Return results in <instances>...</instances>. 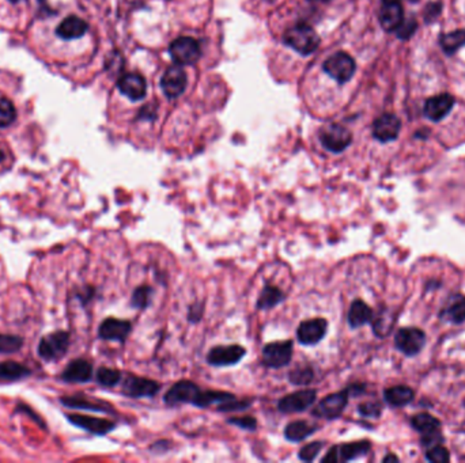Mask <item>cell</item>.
Listing matches in <instances>:
<instances>
[{
  "instance_id": "6da1fadb",
  "label": "cell",
  "mask_w": 465,
  "mask_h": 463,
  "mask_svg": "<svg viewBox=\"0 0 465 463\" xmlns=\"http://www.w3.org/2000/svg\"><path fill=\"white\" fill-rule=\"evenodd\" d=\"M283 41L286 45L304 56L312 55L317 51L320 45V38L317 33L312 26L306 23H297L287 29L283 34Z\"/></svg>"
},
{
  "instance_id": "603a6c76",
  "label": "cell",
  "mask_w": 465,
  "mask_h": 463,
  "mask_svg": "<svg viewBox=\"0 0 465 463\" xmlns=\"http://www.w3.org/2000/svg\"><path fill=\"white\" fill-rule=\"evenodd\" d=\"M373 316L374 313L366 302H363L362 299H355L350 306V310L347 314V322L350 328L358 329L363 325L370 324L373 320Z\"/></svg>"
},
{
  "instance_id": "e0dca14e",
  "label": "cell",
  "mask_w": 465,
  "mask_h": 463,
  "mask_svg": "<svg viewBox=\"0 0 465 463\" xmlns=\"http://www.w3.org/2000/svg\"><path fill=\"white\" fill-rule=\"evenodd\" d=\"M60 403L69 409H80V410H91V412H100V413H115V407H112L108 402L101 399H94L91 397H86L82 394L75 396H65L60 397Z\"/></svg>"
},
{
  "instance_id": "30bf717a",
  "label": "cell",
  "mask_w": 465,
  "mask_h": 463,
  "mask_svg": "<svg viewBox=\"0 0 465 463\" xmlns=\"http://www.w3.org/2000/svg\"><path fill=\"white\" fill-rule=\"evenodd\" d=\"M320 141L324 148L333 154L343 152L352 141V134L339 124H330L320 132Z\"/></svg>"
},
{
  "instance_id": "277c9868",
  "label": "cell",
  "mask_w": 465,
  "mask_h": 463,
  "mask_svg": "<svg viewBox=\"0 0 465 463\" xmlns=\"http://www.w3.org/2000/svg\"><path fill=\"white\" fill-rule=\"evenodd\" d=\"M247 353L242 345H219L214 346L207 353V363L212 367H230L240 363Z\"/></svg>"
},
{
  "instance_id": "d4e9b609",
  "label": "cell",
  "mask_w": 465,
  "mask_h": 463,
  "mask_svg": "<svg viewBox=\"0 0 465 463\" xmlns=\"http://www.w3.org/2000/svg\"><path fill=\"white\" fill-rule=\"evenodd\" d=\"M317 429H319L317 424H313L305 420H297V421L288 423L284 427V438L291 443H297V442H302L308 439L309 436L316 434Z\"/></svg>"
},
{
  "instance_id": "d6a6232c",
  "label": "cell",
  "mask_w": 465,
  "mask_h": 463,
  "mask_svg": "<svg viewBox=\"0 0 465 463\" xmlns=\"http://www.w3.org/2000/svg\"><path fill=\"white\" fill-rule=\"evenodd\" d=\"M411 425L420 434L427 435V434H433V432H438L441 428V423L438 418H435L434 416L429 414V413H419L415 414L411 418Z\"/></svg>"
},
{
  "instance_id": "7bdbcfd3",
  "label": "cell",
  "mask_w": 465,
  "mask_h": 463,
  "mask_svg": "<svg viewBox=\"0 0 465 463\" xmlns=\"http://www.w3.org/2000/svg\"><path fill=\"white\" fill-rule=\"evenodd\" d=\"M227 424L234 425L240 429H245V431H256V428H258V420L252 416L230 417V418H227Z\"/></svg>"
},
{
  "instance_id": "f1b7e54d",
  "label": "cell",
  "mask_w": 465,
  "mask_h": 463,
  "mask_svg": "<svg viewBox=\"0 0 465 463\" xmlns=\"http://www.w3.org/2000/svg\"><path fill=\"white\" fill-rule=\"evenodd\" d=\"M372 449V443L369 440H359L352 443H344L339 446V458L340 462H350L366 455Z\"/></svg>"
},
{
  "instance_id": "f546056e",
  "label": "cell",
  "mask_w": 465,
  "mask_h": 463,
  "mask_svg": "<svg viewBox=\"0 0 465 463\" xmlns=\"http://www.w3.org/2000/svg\"><path fill=\"white\" fill-rule=\"evenodd\" d=\"M236 396L227 392H218V390H201L200 389L199 393L196 394V397L194 398L192 405L200 407V409H205L211 405H219L223 403Z\"/></svg>"
},
{
  "instance_id": "f35d334b",
  "label": "cell",
  "mask_w": 465,
  "mask_h": 463,
  "mask_svg": "<svg viewBox=\"0 0 465 463\" xmlns=\"http://www.w3.org/2000/svg\"><path fill=\"white\" fill-rule=\"evenodd\" d=\"M324 447H326V442H323V440H316V442L308 443L299 450L298 458L302 462H312L317 458V455L321 453V450Z\"/></svg>"
},
{
  "instance_id": "4316f807",
  "label": "cell",
  "mask_w": 465,
  "mask_h": 463,
  "mask_svg": "<svg viewBox=\"0 0 465 463\" xmlns=\"http://www.w3.org/2000/svg\"><path fill=\"white\" fill-rule=\"evenodd\" d=\"M32 375V370L15 360H5L0 363V381L16 382Z\"/></svg>"
},
{
  "instance_id": "ffe728a7",
  "label": "cell",
  "mask_w": 465,
  "mask_h": 463,
  "mask_svg": "<svg viewBox=\"0 0 465 463\" xmlns=\"http://www.w3.org/2000/svg\"><path fill=\"white\" fill-rule=\"evenodd\" d=\"M119 90L122 94H124L127 98L131 101H139L146 97L147 93V84L146 80L139 73H126L124 76L120 78L119 83Z\"/></svg>"
},
{
  "instance_id": "bcb514c9",
  "label": "cell",
  "mask_w": 465,
  "mask_h": 463,
  "mask_svg": "<svg viewBox=\"0 0 465 463\" xmlns=\"http://www.w3.org/2000/svg\"><path fill=\"white\" fill-rule=\"evenodd\" d=\"M416 30V21L415 19H408V21H402V23L400 25L398 32V37L399 38H409Z\"/></svg>"
},
{
  "instance_id": "9a60e30c",
  "label": "cell",
  "mask_w": 465,
  "mask_h": 463,
  "mask_svg": "<svg viewBox=\"0 0 465 463\" xmlns=\"http://www.w3.org/2000/svg\"><path fill=\"white\" fill-rule=\"evenodd\" d=\"M131 331H133V324L130 321L109 317V318H105L100 324L98 337L105 341L124 342Z\"/></svg>"
},
{
  "instance_id": "d590c367",
  "label": "cell",
  "mask_w": 465,
  "mask_h": 463,
  "mask_svg": "<svg viewBox=\"0 0 465 463\" xmlns=\"http://www.w3.org/2000/svg\"><path fill=\"white\" fill-rule=\"evenodd\" d=\"M315 379V371L310 366H299L288 372V382L294 386H308Z\"/></svg>"
},
{
  "instance_id": "f6af8a7d",
  "label": "cell",
  "mask_w": 465,
  "mask_h": 463,
  "mask_svg": "<svg viewBox=\"0 0 465 463\" xmlns=\"http://www.w3.org/2000/svg\"><path fill=\"white\" fill-rule=\"evenodd\" d=\"M15 412L16 413H25V414H27L29 417H32V420L33 421H36L41 428H44V429H47V425H45V423H44V420L32 409V407H29L26 403H23V402H19L18 405H16V409H15Z\"/></svg>"
},
{
  "instance_id": "3957f363",
  "label": "cell",
  "mask_w": 465,
  "mask_h": 463,
  "mask_svg": "<svg viewBox=\"0 0 465 463\" xmlns=\"http://www.w3.org/2000/svg\"><path fill=\"white\" fill-rule=\"evenodd\" d=\"M294 345L291 340L286 341H273L266 344L263 348V364L268 368H283L288 366L293 360Z\"/></svg>"
},
{
  "instance_id": "4dcf8cb0",
  "label": "cell",
  "mask_w": 465,
  "mask_h": 463,
  "mask_svg": "<svg viewBox=\"0 0 465 463\" xmlns=\"http://www.w3.org/2000/svg\"><path fill=\"white\" fill-rule=\"evenodd\" d=\"M415 397V393L408 386H395L384 392V399L394 407H401L408 405Z\"/></svg>"
},
{
  "instance_id": "7dc6e473",
  "label": "cell",
  "mask_w": 465,
  "mask_h": 463,
  "mask_svg": "<svg viewBox=\"0 0 465 463\" xmlns=\"http://www.w3.org/2000/svg\"><path fill=\"white\" fill-rule=\"evenodd\" d=\"M203 313H204V305L203 303L196 302V303L191 305L190 309H188V321L192 322V324H198L203 317Z\"/></svg>"
},
{
  "instance_id": "74e56055",
  "label": "cell",
  "mask_w": 465,
  "mask_h": 463,
  "mask_svg": "<svg viewBox=\"0 0 465 463\" xmlns=\"http://www.w3.org/2000/svg\"><path fill=\"white\" fill-rule=\"evenodd\" d=\"M23 346V338L15 334L0 333V353L11 355L21 351Z\"/></svg>"
},
{
  "instance_id": "9c48e42d",
  "label": "cell",
  "mask_w": 465,
  "mask_h": 463,
  "mask_svg": "<svg viewBox=\"0 0 465 463\" xmlns=\"http://www.w3.org/2000/svg\"><path fill=\"white\" fill-rule=\"evenodd\" d=\"M317 398V392L313 389H304L287 394L279 399L277 410L282 413H302L310 409Z\"/></svg>"
},
{
  "instance_id": "c3c4849f",
  "label": "cell",
  "mask_w": 465,
  "mask_h": 463,
  "mask_svg": "<svg viewBox=\"0 0 465 463\" xmlns=\"http://www.w3.org/2000/svg\"><path fill=\"white\" fill-rule=\"evenodd\" d=\"M441 12V4L440 3H430L427 7H426V21L430 22L433 19H435Z\"/></svg>"
},
{
  "instance_id": "836d02e7",
  "label": "cell",
  "mask_w": 465,
  "mask_h": 463,
  "mask_svg": "<svg viewBox=\"0 0 465 463\" xmlns=\"http://www.w3.org/2000/svg\"><path fill=\"white\" fill-rule=\"evenodd\" d=\"M440 44L446 55H453L465 45V30H456L442 34L440 38Z\"/></svg>"
},
{
  "instance_id": "44dd1931",
  "label": "cell",
  "mask_w": 465,
  "mask_h": 463,
  "mask_svg": "<svg viewBox=\"0 0 465 463\" xmlns=\"http://www.w3.org/2000/svg\"><path fill=\"white\" fill-rule=\"evenodd\" d=\"M400 127V120L395 115H383L373 124V134L383 143L392 141L399 136Z\"/></svg>"
},
{
  "instance_id": "83f0119b",
  "label": "cell",
  "mask_w": 465,
  "mask_h": 463,
  "mask_svg": "<svg viewBox=\"0 0 465 463\" xmlns=\"http://www.w3.org/2000/svg\"><path fill=\"white\" fill-rule=\"evenodd\" d=\"M286 299V294L276 285L272 284H266L264 288L262 289L256 307L259 310H271L273 307H276L277 305H280L282 302H284Z\"/></svg>"
},
{
  "instance_id": "681fc988",
  "label": "cell",
  "mask_w": 465,
  "mask_h": 463,
  "mask_svg": "<svg viewBox=\"0 0 465 463\" xmlns=\"http://www.w3.org/2000/svg\"><path fill=\"white\" fill-rule=\"evenodd\" d=\"M94 292H95V291H94L93 287H87V288L82 289L80 294H78V299L80 300L82 305H86V303H89V302L93 299Z\"/></svg>"
},
{
  "instance_id": "60d3db41",
  "label": "cell",
  "mask_w": 465,
  "mask_h": 463,
  "mask_svg": "<svg viewBox=\"0 0 465 463\" xmlns=\"http://www.w3.org/2000/svg\"><path fill=\"white\" fill-rule=\"evenodd\" d=\"M253 401L251 398H244V399H238L237 397L231 398L223 403L218 405V412H242L247 410L252 406Z\"/></svg>"
},
{
  "instance_id": "11a10c76",
  "label": "cell",
  "mask_w": 465,
  "mask_h": 463,
  "mask_svg": "<svg viewBox=\"0 0 465 463\" xmlns=\"http://www.w3.org/2000/svg\"><path fill=\"white\" fill-rule=\"evenodd\" d=\"M310 1H321V3H327V1H330V0H310Z\"/></svg>"
},
{
  "instance_id": "9f6ffc18",
  "label": "cell",
  "mask_w": 465,
  "mask_h": 463,
  "mask_svg": "<svg viewBox=\"0 0 465 463\" xmlns=\"http://www.w3.org/2000/svg\"><path fill=\"white\" fill-rule=\"evenodd\" d=\"M8 1H11V3H19V1H22V0H8Z\"/></svg>"
},
{
  "instance_id": "e575fe53",
  "label": "cell",
  "mask_w": 465,
  "mask_h": 463,
  "mask_svg": "<svg viewBox=\"0 0 465 463\" xmlns=\"http://www.w3.org/2000/svg\"><path fill=\"white\" fill-rule=\"evenodd\" d=\"M95 381L102 388H115L123 381V374L117 368L101 367L97 370Z\"/></svg>"
},
{
  "instance_id": "5b68a950",
  "label": "cell",
  "mask_w": 465,
  "mask_h": 463,
  "mask_svg": "<svg viewBox=\"0 0 465 463\" xmlns=\"http://www.w3.org/2000/svg\"><path fill=\"white\" fill-rule=\"evenodd\" d=\"M169 52L179 66L195 64L201 56L199 43L192 37H180L174 40L169 47Z\"/></svg>"
},
{
  "instance_id": "cb8c5ba5",
  "label": "cell",
  "mask_w": 465,
  "mask_h": 463,
  "mask_svg": "<svg viewBox=\"0 0 465 463\" xmlns=\"http://www.w3.org/2000/svg\"><path fill=\"white\" fill-rule=\"evenodd\" d=\"M87 29L89 26L82 18L69 15L66 19H63L60 25L56 27V34L63 40H75V38L83 37Z\"/></svg>"
},
{
  "instance_id": "484cf974",
  "label": "cell",
  "mask_w": 465,
  "mask_h": 463,
  "mask_svg": "<svg viewBox=\"0 0 465 463\" xmlns=\"http://www.w3.org/2000/svg\"><path fill=\"white\" fill-rule=\"evenodd\" d=\"M440 317L452 324H463L465 321V296L460 294L451 296Z\"/></svg>"
},
{
  "instance_id": "7402d4cb",
  "label": "cell",
  "mask_w": 465,
  "mask_h": 463,
  "mask_svg": "<svg viewBox=\"0 0 465 463\" xmlns=\"http://www.w3.org/2000/svg\"><path fill=\"white\" fill-rule=\"evenodd\" d=\"M455 98L449 94H440L426 101L424 115L433 121L442 120L453 108Z\"/></svg>"
},
{
  "instance_id": "ba28073f",
  "label": "cell",
  "mask_w": 465,
  "mask_h": 463,
  "mask_svg": "<svg viewBox=\"0 0 465 463\" xmlns=\"http://www.w3.org/2000/svg\"><path fill=\"white\" fill-rule=\"evenodd\" d=\"M348 392L344 389L341 392L332 393L327 397L323 398L316 407L313 409L312 414L317 418H324V420H334L341 416L344 412L347 403H348Z\"/></svg>"
},
{
  "instance_id": "816d5d0a",
  "label": "cell",
  "mask_w": 465,
  "mask_h": 463,
  "mask_svg": "<svg viewBox=\"0 0 465 463\" xmlns=\"http://www.w3.org/2000/svg\"><path fill=\"white\" fill-rule=\"evenodd\" d=\"M345 390L348 392V396H359L365 392V385L354 383V385H350Z\"/></svg>"
},
{
  "instance_id": "5bb4252c",
  "label": "cell",
  "mask_w": 465,
  "mask_h": 463,
  "mask_svg": "<svg viewBox=\"0 0 465 463\" xmlns=\"http://www.w3.org/2000/svg\"><path fill=\"white\" fill-rule=\"evenodd\" d=\"M187 73L184 71V68L180 66H173L168 68L161 79V87L163 94L170 98L174 99L177 97H180L185 88H187Z\"/></svg>"
},
{
  "instance_id": "ee69618b",
  "label": "cell",
  "mask_w": 465,
  "mask_h": 463,
  "mask_svg": "<svg viewBox=\"0 0 465 463\" xmlns=\"http://www.w3.org/2000/svg\"><path fill=\"white\" fill-rule=\"evenodd\" d=\"M381 403L378 402H373V401H369V402H363L358 406V412L361 416L363 417H369V418H376L381 414Z\"/></svg>"
},
{
  "instance_id": "f5cc1de1",
  "label": "cell",
  "mask_w": 465,
  "mask_h": 463,
  "mask_svg": "<svg viewBox=\"0 0 465 463\" xmlns=\"http://www.w3.org/2000/svg\"><path fill=\"white\" fill-rule=\"evenodd\" d=\"M388 461H399V460H398V457H395V455H388V457L384 458V462H388Z\"/></svg>"
},
{
  "instance_id": "7a4b0ae2",
  "label": "cell",
  "mask_w": 465,
  "mask_h": 463,
  "mask_svg": "<svg viewBox=\"0 0 465 463\" xmlns=\"http://www.w3.org/2000/svg\"><path fill=\"white\" fill-rule=\"evenodd\" d=\"M71 344V335L66 331H54L44 335L37 346L38 356L45 361H55L62 359Z\"/></svg>"
},
{
  "instance_id": "db71d44e",
  "label": "cell",
  "mask_w": 465,
  "mask_h": 463,
  "mask_svg": "<svg viewBox=\"0 0 465 463\" xmlns=\"http://www.w3.org/2000/svg\"><path fill=\"white\" fill-rule=\"evenodd\" d=\"M4 158H5V155H4V152L0 150V163L4 161Z\"/></svg>"
},
{
  "instance_id": "8992f818",
  "label": "cell",
  "mask_w": 465,
  "mask_h": 463,
  "mask_svg": "<svg viewBox=\"0 0 465 463\" xmlns=\"http://www.w3.org/2000/svg\"><path fill=\"white\" fill-rule=\"evenodd\" d=\"M66 418L68 423H71L72 425L84 429L89 434L97 435V436H104L111 434L117 424L112 420H106V418H98V417H93V416H87V414H79V413H67Z\"/></svg>"
},
{
  "instance_id": "6f0895ef",
  "label": "cell",
  "mask_w": 465,
  "mask_h": 463,
  "mask_svg": "<svg viewBox=\"0 0 465 463\" xmlns=\"http://www.w3.org/2000/svg\"><path fill=\"white\" fill-rule=\"evenodd\" d=\"M409 1H418V0H409Z\"/></svg>"
},
{
  "instance_id": "8fae6325",
  "label": "cell",
  "mask_w": 465,
  "mask_h": 463,
  "mask_svg": "<svg viewBox=\"0 0 465 463\" xmlns=\"http://www.w3.org/2000/svg\"><path fill=\"white\" fill-rule=\"evenodd\" d=\"M323 68L334 80L339 83H345L355 73V62L350 55L339 52L327 59Z\"/></svg>"
},
{
  "instance_id": "b9f144b4",
  "label": "cell",
  "mask_w": 465,
  "mask_h": 463,
  "mask_svg": "<svg viewBox=\"0 0 465 463\" xmlns=\"http://www.w3.org/2000/svg\"><path fill=\"white\" fill-rule=\"evenodd\" d=\"M426 458H427V461L435 463H445L451 461L449 451L441 443L430 446L427 453H426Z\"/></svg>"
},
{
  "instance_id": "2e32d148",
  "label": "cell",
  "mask_w": 465,
  "mask_h": 463,
  "mask_svg": "<svg viewBox=\"0 0 465 463\" xmlns=\"http://www.w3.org/2000/svg\"><path fill=\"white\" fill-rule=\"evenodd\" d=\"M200 388L192 381L176 382L165 394L163 401L169 406H177L181 403H192L194 398L199 393Z\"/></svg>"
},
{
  "instance_id": "ab89813d",
  "label": "cell",
  "mask_w": 465,
  "mask_h": 463,
  "mask_svg": "<svg viewBox=\"0 0 465 463\" xmlns=\"http://www.w3.org/2000/svg\"><path fill=\"white\" fill-rule=\"evenodd\" d=\"M16 119V110L11 101L0 98V128L11 126Z\"/></svg>"
},
{
  "instance_id": "d6986e66",
  "label": "cell",
  "mask_w": 465,
  "mask_h": 463,
  "mask_svg": "<svg viewBox=\"0 0 465 463\" xmlns=\"http://www.w3.org/2000/svg\"><path fill=\"white\" fill-rule=\"evenodd\" d=\"M404 21L400 0H383L380 10V23L387 32H396Z\"/></svg>"
},
{
  "instance_id": "1f68e13d",
  "label": "cell",
  "mask_w": 465,
  "mask_h": 463,
  "mask_svg": "<svg viewBox=\"0 0 465 463\" xmlns=\"http://www.w3.org/2000/svg\"><path fill=\"white\" fill-rule=\"evenodd\" d=\"M370 324L376 335L383 338V337H387L392 331L395 325V316L389 310H383V311H378L376 316H373V320Z\"/></svg>"
},
{
  "instance_id": "ac0fdd59",
  "label": "cell",
  "mask_w": 465,
  "mask_h": 463,
  "mask_svg": "<svg viewBox=\"0 0 465 463\" xmlns=\"http://www.w3.org/2000/svg\"><path fill=\"white\" fill-rule=\"evenodd\" d=\"M60 377L67 383H87L93 378V366L86 359H73Z\"/></svg>"
},
{
  "instance_id": "4fadbf2b",
  "label": "cell",
  "mask_w": 465,
  "mask_h": 463,
  "mask_svg": "<svg viewBox=\"0 0 465 463\" xmlns=\"http://www.w3.org/2000/svg\"><path fill=\"white\" fill-rule=\"evenodd\" d=\"M328 331V321L326 318H312L302 321L297 329L299 344L312 346L319 344Z\"/></svg>"
},
{
  "instance_id": "7c38bea8",
  "label": "cell",
  "mask_w": 465,
  "mask_h": 463,
  "mask_svg": "<svg viewBox=\"0 0 465 463\" xmlns=\"http://www.w3.org/2000/svg\"><path fill=\"white\" fill-rule=\"evenodd\" d=\"M426 342V334L418 328H401L395 335V345L405 356L418 355Z\"/></svg>"
},
{
  "instance_id": "52a82bcc",
  "label": "cell",
  "mask_w": 465,
  "mask_h": 463,
  "mask_svg": "<svg viewBox=\"0 0 465 463\" xmlns=\"http://www.w3.org/2000/svg\"><path fill=\"white\" fill-rule=\"evenodd\" d=\"M161 390V383L157 381L141 378L136 375H127L123 381L122 393L126 397L140 399V398L155 397Z\"/></svg>"
},
{
  "instance_id": "8d00e7d4",
  "label": "cell",
  "mask_w": 465,
  "mask_h": 463,
  "mask_svg": "<svg viewBox=\"0 0 465 463\" xmlns=\"http://www.w3.org/2000/svg\"><path fill=\"white\" fill-rule=\"evenodd\" d=\"M154 289L150 285H139L133 289L131 306L137 310H146L151 305Z\"/></svg>"
},
{
  "instance_id": "f907efd6",
  "label": "cell",
  "mask_w": 465,
  "mask_h": 463,
  "mask_svg": "<svg viewBox=\"0 0 465 463\" xmlns=\"http://www.w3.org/2000/svg\"><path fill=\"white\" fill-rule=\"evenodd\" d=\"M321 462H340V458H339V446L331 447V450L327 453V455L321 458Z\"/></svg>"
}]
</instances>
